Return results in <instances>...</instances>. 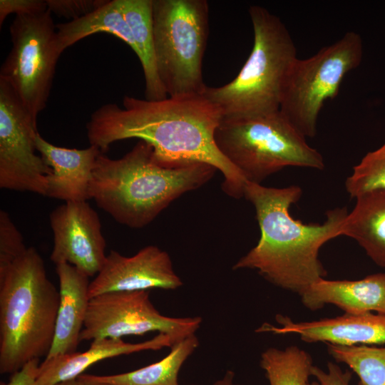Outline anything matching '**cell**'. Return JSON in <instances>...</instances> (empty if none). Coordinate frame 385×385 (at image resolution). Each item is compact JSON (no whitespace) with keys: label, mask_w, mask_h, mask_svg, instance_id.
Masks as SVG:
<instances>
[{"label":"cell","mask_w":385,"mask_h":385,"mask_svg":"<svg viewBox=\"0 0 385 385\" xmlns=\"http://www.w3.org/2000/svg\"><path fill=\"white\" fill-rule=\"evenodd\" d=\"M222 118L219 108L203 93L158 101L125 96L123 108L107 103L93 111L86 132L90 145L103 153L115 142L138 138L153 148L155 158L164 165H211L224 177L222 190L240 198L247 181L215 141Z\"/></svg>","instance_id":"cell-1"},{"label":"cell","mask_w":385,"mask_h":385,"mask_svg":"<svg viewBox=\"0 0 385 385\" xmlns=\"http://www.w3.org/2000/svg\"><path fill=\"white\" fill-rule=\"evenodd\" d=\"M302 194L297 185L277 188L246 182L243 197L255 207L260 237L232 270H255L272 284L299 295L324 278L320 248L341 235L348 212L346 207H337L327 211L323 223L304 224L289 213Z\"/></svg>","instance_id":"cell-2"},{"label":"cell","mask_w":385,"mask_h":385,"mask_svg":"<svg viewBox=\"0 0 385 385\" xmlns=\"http://www.w3.org/2000/svg\"><path fill=\"white\" fill-rule=\"evenodd\" d=\"M216 170L205 163L164 165L155 158L153 148L139 140L120 158L98 155L89 199L120 224L142 228L173 200L208 182Z\"/></svg>","instance_id":"cell-3"},{"label":"cell","mask_w":385,"mask_h":385,"mask_svg":"<svg viewBox=\"0 0 385 385\" xmlns=\"http://www.w3.org/2000/svg\"><path fill=\"white\" fill-rule=\"evenodd\" d=\"M59 299L34 247L0 268L1 374H13L29 361L47 356Z\"/></svg>","instance_id":"cell-4"},{"label":"cell","mask_w":385,"mask_h":385,"mask_svg":"<svg viewBox=\"0 0 385 385\" xmlns=\"http://www.w3.org/2000/svg\"><path fill=\"white\" fill-rule=\"evenodd\" d=\"M251 53L237 76L220 87L206 86L204 96L220 111L222 118L260 115L279 111L287 80L297 58L287 27L267 9L252 6Z\"/></svg>","instance_id":"cell-5"},{"label":"cell","mask_w":385,"mask_h":385,"mask_svg":"<svg viewBox=\"0 0 385 385\" xmlns=\"http://www.w3.org/2000/svg\"><path fill=\"white\" fill-rule=\"evenodd\" d=\"M215 141L221 153L246 181L261 184L270 175L288 166L323 170L321 153L279 111L222 118Z\"/></svg>","instance_id":"cell-6"},{"label":"cell","mask_w":385,"mask_h":385,"mask_svg":"<svg viewBox=\"0 0 385 385\" xmlns=\"http://www.w3.org/2000/svg\"><path fill=\"white\" fill-rule=\"evenodd\" d=\"M158 73L168 97L202 93L209 32L206 0H153Z\"/></svg>","instance_id":"cell-7"},{"label":"cell","mask_w":385,"mask_h":385,"mask_svg":"<svg viewBox=\"0 0 385 385\" xmlns=\"http://www.w3.org/2000/svg\"><path fill=\"white\" fill-rule=\"evenodd\" d=\"M362 57L361 38L351 31L311 57L297 58L289 73L279 111L305 138L314 137L324 103L338 95L344 78L360 65Z\"/></svg>","instance_id":"cell-8"},{"label":"cell","mask_w":385,"mask_h":385,"mask_svg":"<svg viewBox=\"0 0 385 385\" xmlns=\"http://www.w3.org/2000/svg\"><path fill=\"white\" fill-rule=\"evenodd\" d=\"M51 12L16 16L9 27L11 48L0 69L35 120L46 108L62 52Z\"/></svg>","instance_id":"cell-9"},{"label":"cell","mask_w":385,"mask_h":385,"mask_svg":"<svg viewBox=\"0 0 385 385\" xmlns=\"http://www.w3.org/2000/svg\"><path fill=\"white\" fill-rule=\"evenodd\" d=\"M202 321L200 317L162 314L151 302L149 291L108 292L90 299L80 342L122 339L150 332L180 341L195 334Z\"/></svg>","instance_id":"cell-10"},{"label":"cell","mask_w":385,"mask_h":385,"mask_svg":"<svg viewBox=\"0 0 385 385\" xmlns=\"http://www.w3.org/2000/svg\"><path fill=\"white\" fill-rule=\"evenodd\" d=\"M37 120L0 78V188L46 196L51 169L36 152Z\"/></svg>","instance_id":"cell-11"},{"label":"cell","mask_w":385,"mask_h":385,"mask_svg":"<svg viewBox=\"0 0 385 385\" xmlns=\"http://www.w3.org/2000/svg\"><path fill=\"white\" fill-rule=\"evenodd\" d=\"M53 235L50 259L68 263L88 276H96L107 255L98 213L86 201L66 202L49 215Z\"/></svg>","instance_id":"cell-12"},{"label":"cell","mask_w":385,"mask_h":385,"mask_svg":"<svg viewBox=\"0 0 385 385\" xmlns=\"http://www.w3.org/2000/svg\"><path fill=\"white\" fill-rule=\"evenodd\" d=\"M183 284L168 252L148 245L130 257L111 250L102 268L90 282L88 295L91 299L113 292L174 290Z\"/></svg>","instance_id":"cell-13"},{"label":"cell","mask_w":385,"mask_h":385,"mask_svg":"<svg viewBox=\"0 0 385 385\" xmlns=\"http://www.w3.org/2000/svg\"><path fill=\"white\" fill-rule=\"evenodd\" d=\"M276 320L278 327L264 324L256 332L297 334L308 343L325 342L344 346L385 344L384 314H344L334 318L302 322H295L287 317L279 314Z\"/></svg>","instance_id":"cell-14"},{"label":"cell","mask_w":385,"mask_h":385,"mask_svg":"<svg viewBox=\"0 0 385 385\" xmlns=\"http://www.w3.org/2000/svg\"><path fill=\"white\" fill-rule=\"evenodd\" d=\"M37 151L51 174L47 178L46 196L65 202L86 201L93 168L101 150L94 145L85 149L58 147L38 132Z\"/></svg>","instance_id":"cell-15"},{"label":"cell","mask_w":385,"mask_h":385,"mask_svg":"<svg viewBox=\"0 0 385 385\" xmlns=\"http://www.w3.org/2000/svg\"><path fill=\"white\" fill-rule=\"evenodd\" d=\"M179 341L165 334L158 333L150 339L138 342H125L123 339L93 340L85 351L59 355L46 359L40 364L35 385H55L77 379L91 365L110 358L143 351H156L171 347Z\"/></svg>","instance_id":"cell-16"},{"label":"cell","mask_w":385,"mask_h":385,"mask_svg":"<svg viewBox=\"0 0 385 385\" xmlns=\"http://www.w3.org/2000/svg\"><path fill=\"white\" fill-rule=\"evenodd\" d=\"M59 306L49 359L76 351L90 301L89 277L68 263L56 265Z\"/></svg>","instance_id":"cell-17"},{"label":"cell","mask_w":385,"mask_h":385,"mask_svg":"<svg viewBox=\"0 0 385 385\" xmlns=\"http://www.w3.org/2000/svg\"><path fill=\"white\" fill-rule=\"evenodd\" d=\"M299 296L302 304L311 310L331 304L349 314L372 311L385 314V273L373 274L353 281L323 278Z\"/></svg>","instance_id":"cell-18"},{"label":"cell","mask_w":385,"mask_h":385,"mask_svg":"<svg viewBox=\"0 0 385 385\" xmlns=\"http://www.w3.org/2000/svg\"><path fill=\"white\" fill-rule=\"evenodd\" d=\"M355 199L341 235L355 240L374 263L385 267V190L369 191Z\"/></svg>","instance_id":"cell-19"},{"label":"cell","mask_w":385,"mask_h":385,"mask_svg":"<svg viewBox=\"0 0 385 385\" xmlns=\"http://www.w3.org/2000/svg\"><path fill=\"white\" fill-rule=\"evenodd\" d=\"M198 346V338L192 334L173 345L161 360L144 367L111 375L83 374L77 379L85 385H180V369Z\"/></svg>","instance_id":"cell-20"},{"label":"cell","mask_w":385,"mask_h":385,"mask_svg":"<svg viewBox=\"0 0 385 385\" xmlns=\"http://www.w3.org/2000/svg\"><path fill=\"white\" fill-rule=\"evenodd\" d=\"M120 6L132 31L135 53L143 68L145 99H165L168 96L159 78L155 63L153 0H120Z\"/></svg>","instance_id":"cell-21"},{"label":"cell","mask_w":385,"mask_h":385,"mask_svg":"<svg viewBox=\"0 0 385 385\" xmlns=\"http://www.w3.org/2000/svg\"><path fill=\"white\" fill-rule=\"evenodd\" d=\"M56 26L58 44L62 53L80 40L97 33L113 35L135 51L132 31L122 11L120 0H107L86 16Z\"/></svg>","instance_id":"cell-22"},{"label":"cell","mask_w":385,"mask_h":385,"mask_svg":"<svg viewBox=\"0 0 385 385\" xmlns=\"http://www.w3.org/2000/svg\"><path fill=\"white\" fill-rule=\"evenodd\" d=\"M260 365L270 385H308L314 366L311 356L297 346L268 348L262 353Z\"/></svg>","instance_id":"cell-23"},{"label":"cell","mask_w":385,"mask_h":385,"mask_svg":"<svg viewBox=\"0 0 385 385\" xmlns=\"http://www.w3.org/2000/svg\"><path fill=\"white\" fill-rule=\"evenodd\" d=\"M336 361L346 364L358 376V385H385V347L327 344Z\"/></svg>","instance_id":"cell-24"},{"label":"cell","mask_w":385,"mask_h":385,"mask_svg":"<svg viewBox=\"0 0 385 385\" xmlns=\"http://www.w3.org/2000/svg\"><path fill=\"white\" fill-rule=\"evenodd\" d=\"M350 197L375 190H385V143L375 150L367 153L345 182Z\"/></svg>","instance_id":"cell-25"},{"label":"cell","mask_w":385,"mask_h":385,"mask_svg":"<svg viewBox=\"0 0 385 385\" xmlns=\"http://www.w3.org/2000/svg\"><path fill=\"white\" fill-rule=\"evenodd\" d=\"M28 247L21 233L9 215L0 210V268L6 267L21 256Z\"/></svg>","instance_id":"cell-26"},{"label":"cell","mask_w":385,"mask_h":385,"mask_svg":"<svg viewBox=\"0 0 385 385\" xmlns=\"http://www.w3.org/2000/svg\"><path fill=\"white\" fill-rule=\"evenodd\" d=\"M107 0H46L48 9L58 16L80 19L94 11Z\"/></svg>","instance_id":"cell-27"},{"label":"cell","mask_w":385,"mask_h":385,"mask_svg":"<svg viewBox=\"0 0 385 385\" xmlns=\"http://www.w3.org/2000/svg\"><path fill=\"white\" fill-rule=\"evenodd\" d=\"M47 10L46 0H0V26L11 14L16 16L36 15Z\"/></svg>","instance_id":"cell-28"},{"label":"cell","mask_w":385,"mask_h":385,"mask_svg":"<svg viewBox=\"0 0 385 385\" xmlns=\"http://www.w3.org/2000/svg\"><path fill=\"white\" fill-rule=\"evenodd\" d=\"M312 376L321 385H350L351 373L349 371H343L337 364L330 361L327 364V371L313 366Z\"/></svg>","instance_id":"cell-29"},{"label":"cell","mask_w":385,"mask_h":385,"mask_svg":"<svg viewBox=\"0 0 385 385\" xmlns=\"http://www.w3.org/2000/svg\"><path fill=\"white\" fill-rule=\"evenodd\" d=\"M40 364L39 359L29 361L20 369L11 374L6 385H35Z\"/></svg>","instance_id":"cell-30"},{"label":"cell","mask_w":385,"mask_h":385,"mask_svg":"<svg viewBox=\"0 0 385 385\" xmlns=\"http://www.w3.org/2000/svg\"><path fill=\"white\" fill-rule=\"evenodd\" d=\"M234 372L231 370H228L226 371L222 379L216 381L212 385H242L240 384H235L234 382Z\"/></svg>","instance_id":"cell-31"},{"label":"cell","mask_w":385,"mask_h":385,"mask_svg":"<svg viewBox=\"0 0 385 385\" xmlns=\"http://www.w3.org/2000/svg\"><path fill=\"white\" fill-rule=\"evenodd\" d=\"M55 385H85V384H83L78 379H73V380H68V381L60 382V383L56 384Z\"/></svg>","instance_id":"cell-32"},{"label":"cell","mask_w":385,"mask_h":385,"mask_svg":"<svg viewBox=\"0 0 385 385\" xmlns=\"http://www.w3.org/2000/svg\"><path fill=\"white\" fill-rule=\"evenodd\" d=\"M308 385H321L318 381H313L309 383Z\"/></svg>","instance_id":"cell-33"},{"label":"cell","mask_w":385,"mask_h":385,"mask_svg":"<svg viewBox=\"0 0 385 385\" xmlns=\"http://www.w3.org/2000/svg\"><path fill=\"white\" fill-rule=\"evenodd\" d=\"M191 385H196V384H191Z\"/></svg>","instance_id":"cell-34"}]
</instances>
